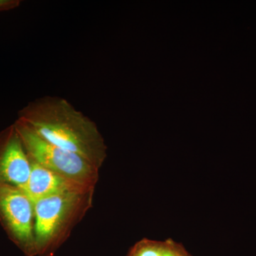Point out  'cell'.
Listing matches in <instances>:
<instances>
[{
  "instance_id": "cell-1",
  "label": "cell",
  "mask_w": 256,
  "mask_h": 256,
  "mask_svg": "<svg viewBox=\"0 0 256 256\" xmlns=\"http://www.w3.org/2000/svg\"><path fill=\"white\" fill-rule=\"evenodd\" d=\"M23 121L47 142L72 152L100 168L106 156V146L97 126L68 100L44 96L18 111Z\"/></svg>"
},
{
  "instance_id": "cell-2",
  "label": "cell",
  "mask_w": 256,
  "mask_h": 256,
  "mask_svg": "<svg viewBox=\"0 0 256 256\" xmlns=\"http://www.w3.org/2000/svg\"><path fill=\"white\" fill-rule=\"evenodd\" d=\"M14 124L32 161L88 188L95 182L98 169L95 165L75 153L47 142L23 121L18 119Z\"/></svg>"
},
{
  "instance_id": "cell-3",
  "label": "cell",
  "mask_w": 256,
  "mask_h": 256,
  "mask_svg": "<svg viewBox=\"0 0 256 256\" xmlns=\"http://www.w3.org/2000/svg\"><path fill=\"white\" fill-rule=\"evenodd\" d=\"M34 204L22 190L0 184V218L18 246L28 256L36 254L33 220Z\"/></svg>"
},
{
  "instance_id": "cell-4",
  "label": "cell",
  "mask_w": 256,
  "mask_h": 256,
  "mask_svg": "<svg viewBox=\"0 0 256 256\" xmlns=\"http://www.w3.org/2000/svg\"><path fill=\"white\" fill-rule=\"evenodd\" d=\"M82 196L77 194H63L45 197L34 203L36 252L46 250Z\"/></svg>"
},
{
  "instance_id": "cell-5",
  "label": "cell",
  "mask_w": 256,
  "mask_h": 256,
  "mask_svg": "<svg viewBox=\"0 0 256 256\" xmlns=\"http://www.w3.org/2000/svg\"><path fill=\"white\" fill-rule=\"evenodd\" d=\"M31 162L14 124L0 132V184L21 190L28 185Z\"/></svg>"
},
{
  "instance_id": "cell-6",
  "label": "cell",
  "mask_w": 256,
  "mask_h": 256,
  "mask_svg": "<svg viewBox=\"0 0 256 256\" xmlns=\"http://www.w3.org/2000/svg\"><path fill=\"white\" fill-rule=\"evenodd\" d=\"M30 162L31 174L23 192L33 204L41 198L54 195L63 194L84 195L90 188L60 176L31 160Z\"/></svg>"
},
{
  "instance_id": "cell-7",
  "label": "cell",
  "mask_w": 256,
  "mask_h": 256,
  "mask_svg": "<svg viewBox=\"0 0 256 256\" xmlns=\"http://www.w3.org/2000/svg\"><path fill=\"white\" fill-rule=\"evenodd\" d=\"M129 256H192L182 246L172 239L164 242L143 240L136 244Z\"/></svg>"
},
{
  "instance_id": "cell-8",
  "label": "cell",
  "mask_w": 256,
  "mask_h": 256,
  "mask_svg": "<svg viewBox=\"0 0 256 256\" xmlns=\"http://www.w3.org/2000/svg\"><path fill=\"white\" fill-rule=\"evenodd\" d=\"M21 2L20 0H0V12L16 9Z\"/></svg>"
}]
</instances>
